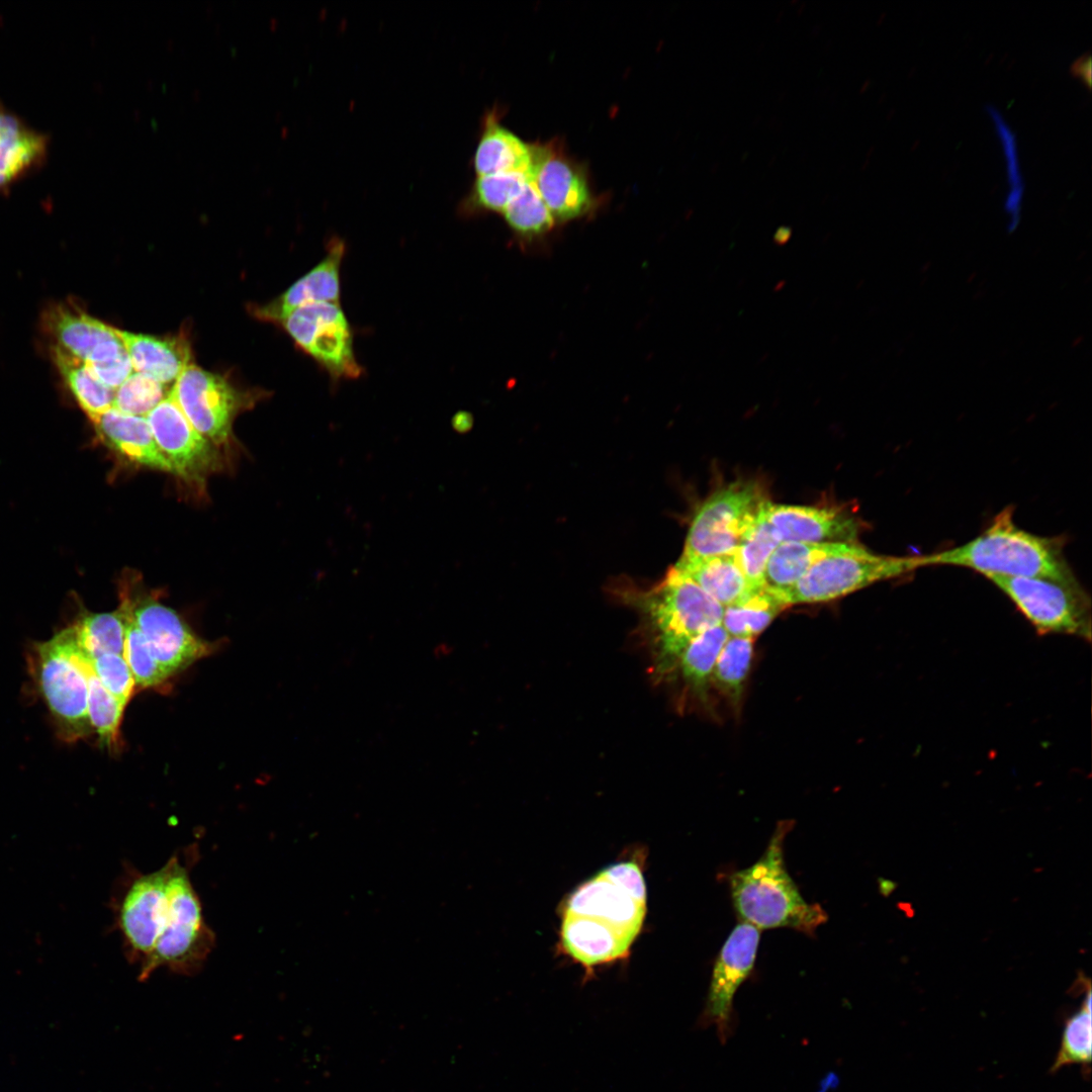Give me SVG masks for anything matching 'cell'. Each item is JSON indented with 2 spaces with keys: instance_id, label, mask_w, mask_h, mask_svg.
I'll use <instances>...</instances> for the list:
<instances>
[{
  "instance_id": "obj_23",
  "label": "cell",
  "mask_w": 1092,
  "mask_h": 1092,
  "mask_svg": "<svg viewBox=\"0 0 1092 1092\" xmlns=\"http://www.w3.org/2000/svg\"><path fill=\"white\" fill-rule=\"evenodd\" d=\"M673 568L690 577L723 608L737 604L761 588L754 587L746 578L735 552L692 561L678 560Z\"/></svg>"
},
{
  "instance_id": "obj_6",
  "label": "cell",
  "mask_w": 1092,
  "mask_h": 1092,
  "mask_svg": "<svg viewBox=\"0 0 1092 1092\" xmlns=\"http://www.w3.org/2000/svg\"><path fill=\"white\" fill-rule=\"evenodd\" d=\"M169 909L155 948L140 970L147 980L159 968L182 975L201 970L215 945V936L205 922L200 899L191 883L189 869L178 855L169 858Z\"/></svg>"
},
{
  "instance_id": "obj_10",
  "label": "cell",
  "mask_w": 1092,
  "mask_h": 1092,
  "mask_svg": "<svg viewBox=\"0 0 1092 1092\" xmlns=\"http://www.w3.org/2000/svg\"><path fill=\"white\" fill-rule=\"evenodd\" d=\"M279 324L334 384L362 375L353 331L340 303H309L294 309Z\"/></svg>"
},
{
  "instance_id": "obj_21",
  "label": "cell",
  "mask_w": 1092,
  "mask_h": 1092,
  "mask_svg": "<svg viewBox=\"0 0 1092 1092\" xmlns=\"http://www.w3.org/2000/svg\"><path fill=\"white\" fill-rule=\"evenodd\" d=\"M92 423L104 442L123 458L140 466L174 474L146 417L123 414L111 407Z\"/></svg>"
},
{
  "instance_id": "obj_37",
  "label": "cell",
  "mask_w": 1092,
  "mask_h": 1092,
  "mask_svg": "<svg viewBox=\"0 0 1092 1092\" xmlns=\"http://www.w3.org/2000/svg\"><path fill=\"white\" fill-rule=\"evenodd\" d=\"M165 384L133 371L114 391L112 407L127 415L147 417L169 393Z\"/></svg>"
},
{
  "instance_id": "obj_4",
  "label": "cell",
  "mask_w": 1092,
  "mask_h": 1092,
  "mask_svg": "<svg viewBox=\"0 0 1092 1092\" xmlns=\"http://www.w3.org/2000/svg\"><path fill=\"white\" fill-rule=\"evenodd\" d=\"M654 631L655 665L660 674L676 668L688 644L720 625L723 607L690 577L670 568L664 580L641 599Z\"/></svg>"
},
{
  "instance_id": "obj_35",
  "label": "cell",
  "mask_w": 1092,
  "mask_h": 1092,
  "mask_svg": "<svg viewBox=\"0 0 1092 1092\" xmlns=\"http://www.w3.org/2000/svg\"><path fill=\"white\" fill-rule=\"evenodd\" d=\"M509 226L523 237H536L549 232L554 218L536 188L529 180L522 191L503 212Z\"/></svg>"
},
{
  "instance_id": "obj_25",
  "label": "cell",
  "mask_w": 1092,
  "mask_h": 1092,
  "mask_svg": "<svg viewBox=\"0 0 1092 1092\" xmlns=\"http://www.w3.org/2000/svg\"><path fill=\"white\" fill-rule=\"evenodd\" d=\"M849 544L781 542L765 564L763 586L779 596L786 605V594L816 561L844 550Z\"/></svg>"
},
{
  "instance_id": "obj_28",
  "label": "cell",
  "mask_w": 1092,
  "mask_h": 1092,
  "mask_svg": "<svg viewBox=\"0 0 1092 1092\" xmlns=\"http://www.w3.org/2000/svg\"><path fill=\"white\" fill-rule=\"evenodd\" d=\"M71 628L79 649L88 658L123 654L125 626L120 607L106 613H83Z\"/></svg>"
},
{
  "instance_id": "obj_16",
  "label": "cell",
  "mask_w": 1092,
  "mask_h": 1092,
  "mask_svg": "<svg viewBox=\"0 0 1092 1092\" xmlns=\"http://www.w3.org/2000/svg\"><path fill=\"white\" fill-rule=\"evenodd\" d=\"M529 180L554 220L568 221L585 215L595 204L582 168L550 144L532 146Z\"/></svg>"
},
{
  "instance_id": "obj_2",
  "label": "cell",
  "mask_w": 1092,
  "mask_h": 1092,
  "mask_svg": "<svg viewBox=\"0 0 1092 1092\" xmlns=\"http://www.w3.org/2000/svg\"><path fill=\"white\" fill-rule=\"evenodd\" d=\"M1062 536L1045 537L1019 528L1011 507L1001 511L977 537L965 544L918 557L920 567L951 565L973 569L987 578L1044 577L1076 580L1064 553Z\"/></svg>"
},
{
  "instance_id": "obj_13",
  "label": "cell",
  "mask_w": 1092,
  "mask_h": 1092,
  "mask_svg": "<svg viewBox=\"0 0 1092 1092\" xmlns=\"http://www.w3.org/2000/svg\"><path fill=\"white\" fill-rule=\"evenodd\" d=\"M759 937L756 927L739 923L727 937L715 961L700 1022L703 1026L714 1025L722 1042L731 1034L733 998L752 972Z\"/></svg>"
},
{
  "instance_id": "obj_7",
  "label": "cell",
  "mask_w": 1092,
  "mask_h": 1092,
  "mask_svg": "<svg viewBox=\"0 0 1092 1092\" xmlns=\"http://www.w3.org/2000/svg\"><path fill=\"white\" fill-rule=\"evenodd\" d=\"M918 557L874 553L858 543L816 561L785 596L786 605L827 602L919 568Z\"/></svg>"
},
{
  "instance_id": "obj_27",
  "label": "cell",
  "mask_w": 1092,
  "mask_h": 1092,
  "mask_svg": "<svg viewBox=\"0 0 1092 1092\" xmlns=\"http://www.w3.org/2000/svg\"><path fill=\"white\" fill-rule=\"evenodd\" d=\"M728 638L721 624L711 627L694 638L679 656L676 668L697 696H707L716 660Z\"/></svg>"
},
{
  "instance_id": "obj_31",
  "label": "cell",
  "mask_w": 1092,
  "mask_h": 1092,
  "mask_svg": "<svg viewBox=\"0 0 1092 1092\" xmlns=\"http://www.w3.org/2000/svg\"><path fill=\"white\" fill-rule=\"evenodd\" d=\"M766 503V502H765ZM741 536L735 555L746 578L754 587L763 586L765 564L781 543L764 514V505Z\"/></svg>"
},
{
  "instance_id": "obj_39",
  "label": "cell",
  "mask_w": 1092,
  "mask_h": 1092,
  "mask_svg": "<svg viewBox=\"0 0 1092 1092\" xmlns=\"http://www.w3.org/2000/svg\"><path fill=\"white\" fill-rule=\"evenodd\" d=\"M88 661L104 688L126 706L134 691L135 681L123 655L106 653L88 658Z\"/></svg>"
},
{
  "instance_id": "obj_41",
  "label": "cell",
  "mask_w": 1092,
  "mask_h": 1092,
  "mask_svg": "<svg viewBox=\"0 0 1092 1092\" xmlns=\"http://www.w3.org/2000/svg\"><path fill=\"white\" fill-rule=\"evenodd\" d=\"M473 424V419L469 413L460 412L457 413L452 419V427L458 433L468 432Z\"/></svg>"
},
{
  "instance_id": "obj_18",
  "label": "cell",
  "mask_w": 1092,
  "mask_h": 1092,
  "mask_svg": "<svg viewBox=\"0 0 1092 1092\" xmlns=\"http://www.w3.org/2000/svg\"><path fill=\"white\" fill-rule=\"evenodd\" d=\"M44 326L56 345L89 366L117 360L127 354L117 329L66 305L44 314Z\"/></svg>"
},
{
  "instance_id": "obj_12",
  "label": "cell",
  "mask_w": 1092,
  "mask_h": 1092,
  "mask_svg": "<svg viewBox=\"0 0 1092 1092\" xmlns=\"http://www.w3.org/2000/svg\"><path fill=\"white\" fill-rule=\"evenodd\" d=\"M170 391L192 426L215 447L230 441L246 401L225 378L189 363Z\"/></svg>"
},
{
  "instance_id": "obj_26",
  "label": "cell",
  "mask_w": 1092,
  "mask_h": 1092,
  "mask_svg": "<svg viewBox=\"0 0 1092 1092\" xmlns=\"http://www.w3.org/2000/svg\"><path fill=\"white\" fill-rule=\"evenodd\" d=\"M52 356L68 388L91 422L112 407L114 390L101 382L85 362L57 346L52 347Z\"/></svg>"
},
{
  "instance_id": "obj_29",
  "label": "cell",
  "mask_w": 1092,
  "mask_h": 1092,
  "mask_svg": "<svg viewBox=\"0 0 1092 1092\" xmlns=\"http://www.w3.org/2000/svg\"><path fill=\"white\" fill-rule=\"evenodd\" d=\"M785 608L779 596L762 586L747 599L723 608L721 625L729 637L754 639Z\"/></svg>"
},
{
  "instance_id": "obj_43",
  "label": "cell",
  "mask_w": 1092,
  "mask_h": 1092,
  "mask_svg": "<svg viewBox=\"0 0 1092 1092\" xmlns=\"http://www.w3.org/2000/svg\"><path fill=\"white\" fill-rule=\"evenodd\" d=\"M791 237V231L788 228H781L775 235L776 243L782 245L785 244Z\"/></svg>"
},
{
  "instance_id": "obj_1",
  "label": "cell",
  "mask_w": 1092,
  "mask_h": 1092,
  "mask_svg": "<svg viewBox=\"0 0 1092 1092\" xmlns=\"http://www.w3.org/2000/svg\"><path fill=\"white\" fill-rule=\"evenodd\" d=\"M646 886L635 859L613 863L580 884L561 913L560 945L589 973L624 959L646 915Z\"/></svg>"
},
{
  "instance_id": "obj_11",
  "label": "cell",
  "mask_w": 1092,
  "mask_h": 1092,
  "mask_svg": "<svg viewBox=\"0 0 1092 1092\" xmlns=\"http://www.w3.org/2000/svg\"><path fill=\"white\" fill-rule=\"evenodd\" d=\"M170 860L160 869L134 874L113 898V914L130 963L140 970L149 961L166 923Z\"/></svg>"
},
{
  "instance_id": "obj_42",
  "label": "cell",
  "mask_w": 1092,
  "mask_h": 1092,
  "mask_svg": "<svg viewBox=\"0 0 1092 1092\" xmlns=\"http://www.w3.org/2000/svg\"><path fill=\"white\" fill-rule=\"evenodd\" d=\"M452 651H453V648H452L451 645H449V644H447L445 642H442V643L438 644L434 648V655L437 658H440V657L450 655L452 653Z\"/></svg>"
},
{
  "instance_id": "obj_24",
  "label": "cell",
  "mask_w": 1092,
  "mask_h": 1092,
  "mask_svg": "<svg viewBox=\"0 0 1092 1092\" xmlns=\"http://www.w3.org/2000/svg\"><path fill=\"white\" fill-rule=\"evenodd\" d=\"M532 159L531 145L503 126L494 115L490 114L485 119L473 158L477 176L497 173H522L528 176Z\"/></svg>"
},
{
  "instance_id": "obj_17",
  "label": "cell",
  "mask_w": 1092,
  "mask_h": 1092,
  "mask_svg": "<svg viewBox=\"0 0 1092 1092\" xmlns=\"http://www.w3.org/2000/svg\"><path fill=\"white\" fill-rule=\"evenodd\" d=\"M764 514L780 542L857 543L863 528L846 510L774 504L766 500Z\"/></svg>"
},
{
  "instance_id": "obj_36",
  "label": "cell",
  "mask_w": 1092,
  "mask_h": 1092,
  "mask_svg": "<svg viewBox=\"0 0 1092 1092\" xmlns=\"http://www.w3.org/2000/svg\"><path fill=\"white\" fill-rule=\"evenodd\" d=\"M528 181L529 177L522 173L477 176L466 202L467 209L503 213Z\"/></svg>"
},
{
  "instance_id": "obj_38",
  "label": "cell",
  "mask_w": 1092,
  "mask_h": 1092,
  "mask_svg": "<svg viewBox=\"0 0 1092 1092\" xmlns=\"http://www.w3.org/2000/svg\"><path fill=\"white\" fill-rule=\"evenodd\" d=\"M986 108L996 126L1007 160V174L1010 189L1005 199L1004 208L1009 216L1007 230L1009 233H1012L1015 231L1020 220L1021 201L1024 189L1020 174L1015 135L995 107L988 105Z\"/></svg>"
},
{
  "instance_id": "obj_8",
  "label": "cell",
  "mask_w": 1092,
  "mask_h": 1092,
  "mask_svg": "<svg viewBox=\"0 0 1092 1092\" xmlns=\"http://www.w3.org/2000/svg\"><path fill=\"white\" fill-rule=\"evenodd\" d=\"M988 579L1010 599L1038 633L1091 639V600L1077 579L1005 576Z\"/></svg>"
},
{
  "instance_id": "obj_40",
  "label": "cell",
  "mask_w": 1092,
  "mask_h": 1092,
  "mask_svg": "<svg viewBox=\"0 0 1092 1092\" xmlns=\"http://www.w3.org/2000/svg\"><path fill=\"white\" fill-rule=\"evenodd\" d=\"M1070 72L1081 78L1088 88L1091 86V55L1086 53L1076 59L1071 65Z\"/></svg>"
},
{
  "instance_id": "obj_5",
  "label": "cell",
  "mask_w": 1092,
  "mask_h": 1092,
  "mask_svg": "<svg viewBox=\"0 0 1092 1092\" xmlns=\"http://www.w3.org/2000/svg\"><path fill=\"white\" fill-rule=\"evenodd\" d=\"M29 666L58 736L63 741L75 742L91 735L87 678L71 626L50 640L36 643Z\"/></svg>"
},
{
  "instance_id": "obj_30",
  "label": "cell",
  "mask_w": 1092,
  "mask_h": 1092,
  "mask_svg": "<svg viewBox=\"0 0 1092 1092\" xmlns=\"http://www.w3.org/2000/svg\"><path fill=\"white\" fill-rule=\"evenodd\" d=\"M81 656L88 685L87 712L91 730L97 734L104 745L114 747L118 745L125 705L104 688L82 651Z\"/></svg>"
},
{
  "instance_id": "obj_32",
  "label": "cell",
  "mask_w": 1092,
  "mask_h": 1092,
  "mask_svg": "<svg viewBox=\"0 0 1092 1092\" xmlns=\"http://www.w3.org/2000/svg\"><path fill=\"white\" fill-rule=\"evenodd\" d=\"M753 658V639L729 637L713 669L714 685L733 705L742 698Z\"/></svg>"
},
{
  "instance_id": "obj_14",
  "label": "cell",
  "mask_w": 1092,
  "mask_h": 1092,
  "mask_svg": "<svg viewBox=\"0 0 1092 1092\" xmlns=\"http://www.w3.org/2000/svg\"><path fill=\"white\" fill-rule=\"evenodd\" d=\"M146 419L174 474L188 481L201 482L217 468V447L192 426L170 390Z\"/></svg>"
},
{
  "instance_id": "obj_34",
  "label": "cell",
  "mask_w": 1092,
  "mask_h": 1092,
  "mask_svg": "<svg viewBox=\"0 0 1092 1092\" xmlns=\"http://www.w3.org/2000/svg\"><path fill=\"white\" fill-rule=\"evenodd\" d=\"M119 607L123 611L125 626L122 655L129 666L135 685L141 688H155L164 684L170 675L152 655L146 638L135 625L124 598Z\"/></svg>"
},
{
  "instance_id": "obj_9",
  "label": "cell",
  "mask_w": 1092,
  "mask_h": 1092,
  "mask_svg": "<svg viewBox=\"0 0 1092 1092\" xmlns=\"http://www.w3.org/2000/svg\"><path fill=\"white\" fill-rule=\"evenodd\" d=\"M766 500L760 485L753 481H735L714 492L693 519L678 560L734 553Z\"/></svg>"
},
{
  "instance_id": "obj_22",
  "label": "cell",
  "mask_w": 1092,
  "mask_h": 1092,
  "mask_svg": "<svg viewBox=\"0 0 1092 1092\" xmlns=\"http://www.w3.org/2000/svg\"><path fill=\"white\" fill-rule=\"evenodd\" d=\"M133 371L167 385L175 382L190 363V348L180 337L161 338L117 329Z\"/></svg>"
},
{
  "instance_id": "obj_3",
  "label": "cell",
  "mask_w": 1092,
  "mask_h": 1092,
  "mask_svg": "<svg viewBox=\"0 0 1092 1092\" xmlns=\"http://www.w3.org/2000/svg\"><path fill=\"white\" fill-rule=\"evenodd\" d=\"M792 827L791 821L778 824L761 856L729 877L730 892L742 922L758 930L790 927L813 936L827 913L802 897L786 869L784 843Z\"/></svg>"
},
{
  "instance_id": "obj_20",
  "label": "cell",
  "mask_w": 1092,
  "mask_h": 1092,
  "mask_svg": "<svg viewBox=\"0 0 1092 1092\" xmlns=\"http://www.w3.org/2000/svg\"><path fill=\"white\" fill-rule=\"evenodd\" d=\"M50 138L0 104V191L37 170L49 154Z\"/></svg>"
},
{
  "instance_id": "obj_19",
  "label": "cell",
  "mask_w": 1092,
  "mask_h": 1092,
  "mask_svg": "<svg viewBox=\"0 0 1092 1092\" xmlns=\"http://www.w3.org/2000/svg\"><path fill=\"white\" fill-rule=\"evenodd\" d=\"M346 253L345 243L332 239L325 257L283 293L258 309L260 318L280 323L291 311L309 303L334 302L341 299V266Z\"/></svg>"
},
{
  "instance_id": "obj_15",
  "label": "cell",
  "mask_w": 1092,
  "mask_h": 1092,
  "mask_svg": "<svg viewBox=\"0 0 1092 1092\" xmlns=\"http://www.w3.org/2000/svg\"><path fill=\"white\" fill-rule=\"evenodd\" d=\"M152 655L171 676L209 654L210 644L197 637L179 615L153 598H124Z\"/></svg>"
},
{
  "instance_id": "obj_33",
  "label": "cell",
  "mask_w": 1092,
  "mask_h": 1092,
  "mask_svg": "<svg viewBox=\"0 0 1092 1092\" xmlns=\"http://www.w3.org/2000/svg\"><path fill=\"white\" fill-rule=\"evenodd\" d=\"M1091 1028V993L1088 990L1081 1008L1066 1020L1061 1045L1051 1067L1052 1073L1076 1064L1081 1066L1085 1077L1090 1075Z\"/></svg>"
}]
</instances>
